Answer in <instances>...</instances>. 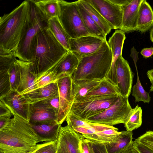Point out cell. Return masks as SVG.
I'll return each instance as SVG.
<instances>
[{"mask_svg":"<svg viewBox=\"0 0 153 153\" xmlns=\"http://www.w3.org/2000/svg\"><path fill=\"white\" fill-rule=\"evenodd\" d=\"M119 153H140L134 146L133 142L128 147Z\"/></svg>","mask_w":153,"mask_h":153,"instance_id":"b9f144b4","label":"cell"},{"mask_svg":"<svg viewBox=\"0 0 153 153\" xmlns=\"http://www.w3.org/2000/svg\"><path fill=\"white\" fill-rule=\"evenodd\" d=\"M80 146L82 153H96L92 143L84 137L81 140Z\"/></svg>","mask_w":153,"mask_h":153,"instance_id":"d590c367","label":"cell"},{"mask_svg":"<svg viewBox=\"0 0 153 153\" xmlns=\"http://www.w3.org/2000/svg\"><path fill=\"white\" fill-rule=\"evenodd\" d=\"M59 92L60 108L57 122L61 125L70 112L74 101L72 91V79L68 76L57 81Z\"/></svg>","mask_w":153,"mask_h":153,"instance_id":"7c38bea8","label":"cell"},{"mask_svg":"<svg viewBox=\"0 0 153 153\" xmlns=\"http://www.w3.org/2000/svg\"><path fill=\"white\" fill-rule=\"evenodd\" d=\"M83 137L69 125L61 126L57 140L56 153H82L80 142Z\"/></svg>","mask_w":153,"mask_h":153,"instance_id":"30bf717a","label":"cell"},{"mask_svg":"<svg viewBox=\"0 0 153 153\" xmlns=\"http://www.w3.org/2000/svg\"><path fill=\"white\" fill-rule=\"evenodd\" d=\"M77 3L84 24L89 34L106 40V36L85 10L80 0L77 1Z\"/></svg>","mask_w":153,"mask_h":153,"instance_id":"cb8c5ba5","label":"cell"},{"mask_svg":"<svg viewBox=\"0 0 153 153\" xmlns=\"http://www.w3.org/2000/svg\"><path fill=\"white\" fill-rule=\"evenodd\" d=\"M32 127L44 142L57 140L60 128L56 121L30 123Z\"/></svg>","mask_w":153,"mask_h":153,"instance_id":"ffe728a7","label":"cell"},{"mask_svg":"<svg viewBox=\"0 0 153 153\" xmlns=\"http://www.w3.org/2000/svg\"><path fill=\"white\" fill-rule=\"evenodd\" d=\"M96 9L113 28L119 29L122 25L123 11L122 7L109 0H86Z\"/></svg>","mask_w":153,"mask_h":153,"instance_id":"8fae6325","label":"cell"},{"mask_svg":"<svg viewBox=\"0 0 153 153\" xmlns=\"http://www.w3.org/2000/svg\"><path fill=\"white\" fill-rule=\"evenodd\" d=\"M126 38L124 32L120 30H117L107 41L111 51L112 63H115L118 57L122 56L123 44Z\"/></svg>","mask_w":153,"mask_h":153,"instance_id":"83f0119b","label":"cell"},{"mask_svg":"<svg viewBox=\"0 0 153 153\" xmlns=\"http://www.w3.org/2000/svg\"><path fill=\"white\" fill-rule=\"evenodd\" d=\"M69 51L56 39L49 28L36 34L35 51L30 65V71L35 82L54 71Z\"/></svg>","mask_w":153,"mask_h":153,"instance_id":"7a4b0ae2","label":"cell"},{"mask_svg":"<svg viewBox=\"0 0 153 153\" xmlns=\"http://www.w3.org/2000/svg\"><path fill=\"white\" fill-rule=\"evenodd\" d=\"M150 39L151 41L153 43V26L151 28L150 31Z\"/></svg>","mask_w":153,"mask_h":153,"instance_id":"bcb514c9","label":"cell"},{"mask_svg":"<svg viewBox=\"0 0 153 153\" xmlns=\"http://www.w3.org/2000/svg\"><path fill=\"white\" fill-rule=\"evenodd\" d=\"M57 81L56 72L54 71H52L35 82V90L56 82Z\"/></svg>","mask_w":153,"mask_h":153,"instance_id":"836d02e7","label":"cell"},{"mask_svg":"<svg viewBox=\"0 0 153 153\" xmlns=\"http://www.w3.org/2000/svg\"><path fill=\"white\" fill-rule=\"evenodd\" d=\"M31 63L19 59L20 81L16 91L20 95L35 90V78L30 71Z\"/></svg>","mask_w":153,"mask_h":153,"instance_id":"e0dca14e","label":"cell"},{"mask_svg":"<svg viewBox=\"0 0 153 153\" xmlns=\"http://www.w3.org/2000/svg\"><path fill=\"white\" fill-rule=\"evenodd\" d=\"M35 5L48 19L59 16L60 7L59 0H32Z\"/></svg>","mask_w":153,"mask_h":153,"instance_id":"f1b7e54d","label":"cell"},{"mask_svg":"<svg viewBox=\"0 0 153 153\" xmlns=\"http://www.w3.org/2000/svg\"><path fill=\"white\" fill-rule=\"evenodd\" d=\"M48 27L57 40L69 51V39L70 38L63 27L59 17H55L49 19Z\"/></svg>","mask_w":153,"mask_h":153,"instance_id":"d4e9b609","label":"cell"},{"mask_svg":"<svg viewBox=\"0 0 153 153\" xmlns=\"http://www.w3.org/2000/svg\"><path fill=\"white\" fill-rule=\"evenodd\" d=\"M28 3L25 0L0 18V55L15 52L25 23Z\"/></svg>","mask_w":153,"mask_h":153,"instance_id":"3957f363","label":"cell"},{"mask_svg":"<svg viewBox=\"0 0 153 153\" xmlns=\"http://www.w3.org/2000/svg\"><path fill=\"white\" fill-rule=\"evenodd\" d=\"M140 53L144 58H149L153 55V47L144 48L141 50Z\"/></svg>","mask_w":153,"mask_h":153,"instance_id":"7bdbcfd3","label":"cell"},{"mask_svg":"<svg viewBox=\"0 0 153 153\" xmlns=\"http://www.w3.org/2000/svg\"><path fill=\"white\" fill-rule=\"evenodd\" d=\"M147 147L153 151V131H149L135 140Z\"/></svg>","mask_w":153,"mask_h":153,"instance_id":"e575fe53","label":"cell"},{"mask_svg":"<svg viewBox=\"0 0 153 153\" xmlns=\"http://www.w3.org/2000/svg\"><path fill=\"white\" fill-rule=\"evenodd\" d=\"M0 100L10 109L13 115L16 114L29 122L32 105L28 102L22 95L16 91H12L0 98Z\"/></svg>","mask_w":153,"mask_h":153,"instance_id":"9a60e30c","label":"cell"},{"mask_svg":"<svg viewBox=\"0 0 153 153\" xmlns=\"http://www.w3.org/2000/svg\"><path fill=\"white\" fill-rule=\"evenodd\" d=\"M153 26V11L145 0H142L139 7L137 31L144 33Z\"/></svg>","mask_w":153,"mask_h":153,"instance_id":"7402d4cb","label":"cell"},{"mask_svg":"<svg viewBox=\"0 0 153 153\" xmlns=\"http://www.w3.org/2000/svg\"><path fill=\"white\" fill-rule=\"evenodd\" d=\"M22 95L28 102L31 105L39 102L59 97V92L57 82L51 83Z\"/></svg>","mask_w":153,"mask_h":153,"instance_id":"d6986e66","label":"cell"},{"mask_svg":"<svg viewBox=\"0 0 153 153\" xmlns=\"http://www.w3.org/2000/svg\"><path fill=\"white\" fill-rule=\"evenodd\" d=\"M92 144L96 153H108L105 144L93 143Z\"/></svg>","mask_w":153,"mask_h":153,"instance_id":"60d3db41","label":"cell"},{"mask_svg":"<svg viewBox=\"0 0 153 153\" xmlns=\"http://www.w3.org/2000/svg\"><path fill=\"white\" fill-rule=\"evenodd\" d=\"M105 40L92 35L69 39L70 51L79 59L90 55L98 51Z\"/></svg>","mask_w":153,"mask_h":153,"instance_id":"4fadbf2b","label":"cell"},{"mask_svg":"<svg viewBox=\"0 0 153 153\" xmlns=\"http://www.w3.org/2000/svg\"><path fill=\"white\" fill-rule=\"evenodd\" d=\"M136 70L137 81L132 88L131 94L135 98V102L142 101L144 103H149L151 100L149 93L146 91L142 86L140 80L137 70Z\"/></svg>","mask_w":153,"mask_h":153,"instance_id":"d6a6232c","label":"cell"},{"mask_svg":"<svg viewBox=\"0 0 153 153\" xmlns=\"http://www.w3.org/2000/svg\"><path fill=\"white\" fill-rule=\"evenodd\" d=\"M132 131H121V133L113 142L105 144L108 153H119L128 147L133 142Z\"/></svg>","mask_w":153,"mask_h":153,"instance_id":"484cf974","label":"cell"},{"mask_svg":"<svg viewBox=\"0 0 153 153\" xmlns=\"http://www.w3.org/2000/svg\"><path fill=\"white\" fill-rule=\"evenodd\" d=\"M132 109L129 102L128 97L120 95L112 105L85 120L111 126L120 123L124 124Z\"/></svg>","mask_w":153,"mask_h":153,"instance_id":"9c48e42d","label":"cell"},{"mask_svg":"<svg viewBox=\"0 0 153 153\" xmlns=\"http://www.w3.org/2000/svg\"><path fill=\"white\" fill-rule=\"evenodd\" d=\"M20 81L19 59L15 52L0 55V98L17 91Z\"/></svg>","mask_w":153,"mask_h":153,"instance_id":"52a82bcc","label":"cell"},{"mask_svg":"<svg viewBox=\"0 0 153 153\" xmlns=\"http://www.w3.org/2000/svg\"><path fill=\"white\" fill-rule=\"evenodd\" d=\"M57 140L52 141L45 145L34 153H56Z\"/></svg>","mask_w":153,"mask_h":153,"instance_id":"8d00e7d4","label":"cell"},{"mask_svg":"<svg viewBox=\"0 0 153 153\" xmlns=\"http://www.w3.org/2000/svg\"><path fill=\"white\" fill-rule=\"evenodd\" d=\"M133 144L140 153H153V151L145 145L135 140L133 141Z\"/></svg>","mask_w":153,"mask_h":153,"instance_id":"ab89813d","label":"cell"},{"mask_svg":"<svg viewBox=\"0 0 153 153\" xmlns=\"http://www.w3.org/2000/svg\"><path fill=\"white\" fill-rule=\"evenodd\" d=\"M111 3L116 5L122 7L128 4L132 0H109Z\"/></svg>","mask_w":153,"mask_h":153,"instance_id":"ee69618b","label":"cell"},{"mask_svg":"<svg viewBox=\"0 0 153 153\" xmlns=\"http://www.w3.org/2000/svg\"><path fill=\"white\" fill-rule=\"evenodd\" d=\"M57 115L54 111L41 101L32 105L30 123L57 122Z\"/></svg>","mask_w":153,"mask_h":153,"instance_id":"ac0fdd59","label":"cell"},{"mask_svg":"<svg viewBox=\"0 0 153 153\" xmlns=\"http://www.w3.org/2000/svg\"><path fill=\"white\" fill-rule=\"evenodd\" d=\"M59 18L66 33L71 38L91 35L87 31L80 13L77 1L68 2L59 0Z\"/></svg>","mask_w":153,"mask_h":153,"instance_id":"8992f818","label":"cell"},{"mask_svg":"<svg viewBox=\"0 0 153 153\" xmlns=\"http://www.w3.org/2000/svg\"><path fill=\"white\" fill-rule=\"evenodd\" d=\"M102 80L72 79L74 102L79 101L98 86Z\"/></svg>","mask_w":153,"mask_h":153,"instance_id":"603a6c76","label":"cell"},{"mask_svg":"<svg viewBox=\"0 0 153 153\" xmlns=\"http://www.w3.org/2000/svg\"><path fill=\"white\" fill-rule=\"evenodd\" d=\"M76 70L71 76L73 80H102L105 79L111 65V51L106 40L94 53L79 59Z\"/></svg>","mask_w":153,"mask_h":153,"instance_id":"5b68a950","label":"cell"},{"mask_svg":"<svg viewBox=\"0 0 153 153\" xmlns=\"http://www.w3.org/2000/svg\"><path fill=\"white\" fill-rule=\"evenodd\" d=\"M112 95H121L116 86L105 79L102 80L98 86L83 98Z\"/></svg>","mask_w":153,"mask_h":153,"instance_id":"4dcf8cb0","label":"cell"},{"mask_svg":"<svg viewBox=\"0 0 153 153\" xmlns=\"http://www.w3.org/2000/svg\"><path fill=\"white\" fill-rule=\"evenodd\" d=\"M151 84L150 91H153V83Z\"/></svg>","mask_w":153,"mask_h":153,"instance_id":"7dc6e473","label":"cell"},{"mask_svg":"<svg viewBox=\"0 0 153 153\" xmlns=\"http://www.w3.org/2000/svg\"><path fill=\"white\" fill-rule=\"evenodd\" d=\"M0 153H3V152H0Z\"/></svg>","mask_w":153,"mask_h":153,"instance_id":"c3c4849f","label":"cell"},{"mask_svg":"<svg viewBox=\"0 0 153 153\" xmlns=\"http://www.w3.org/2000/svg\"><path fill=\"white\" fill-rule=\"evenodd\" d=\"M79 62V58L69 51L62 59L54 71L57 80L71 76L77 69Z\"/></svg>","mask_w":153,"mask_h":153,"instance_id":"44dd1931","label":"cell"},{"mask_svg":"<svg viewBox=\"0 0 153 153\" xmlns=\"http://www.w3.org/2000/svg\"><path fill=\"white\" fill-rule=\"evenodd\" d=\"M121 133L118 130L109 129L94 134L82 135L92 143L105 144L114 141Z\"/></svg>","mask_w":153,"mask_h":153,"instance_id":"4316f807","label":"cell"},{"mask_svg":"<svg viewBox=\"0 0 153 153\" xmlns=\"http://www.w3.org/2000/svg\"><path fill=\"white\" fill-rule=\"evenodd\" d=\"M142 113L141 108L138 105L132 108L127 121L124 124L126 130L132 131L141 126Z\"/></svg>","mask_w":153,"mask_h":153,"instance_id":"1f68e13d","label":"cell"},{"mask_svg":"<svg viewBox=\"0 0 153 153\" xmlns=\"http://www.w3.org/2000/svg\"><path fill=\"white\" fill-rule=\"evenodd\" d=\"M9 124L0 130V152L34 153L51 142H44L30 123L14 114Z\"/></svg>","mask_w":153,"mask_h":153,"instance_id":"6da1fadb","label":"cell"},{"mask_svg":"<svg viewBox=\"0 0 153 153\" xmlns=\"http://www.w3.org/2000/svg\"><path fill=\"white\" fill-rule=\"evenodd\" d=\"M27 1L26 22L15 55L20 60L31 62L34 54L36 34L40 30L49 28V20L32 0Z\"/></svg>","mask_w":153,"mask_h":153,"instance_id":"277c9868","label":"cell"},{"mask_svg":"<svg viewBox=\"0 0 153 153\" xmlns=\"http://www.w3.org/2000/svg\"><path fill=\"white\" fill-rule=\"evenodd\" d=\"M80 1L87 13L107 36L113 29L111 26L100 13L86 0Z\"/></svg>","mask_w":153,"mask_h":153,"instance_id":"f546056e","label":"cell"},{"mask_svg":"<svg viewBox=\"0 0 153 153\" xmlns=\"http://www.w3.org/2000/svg\"><path fill=\"white\" fill-rule=\"evenodd\" d=\"M117 87L120 95L128 97L131 91L134 74L128 62L121 56L115 62Z\"/></svg>","mask_w":153,"mask_h":153,"instance_id":"5bb4252c","label":"cell"},{"mask_svg":"<svg viewBox=\"0 0 153 153\" xmlns=\"http://www.w3.org/2000/svg\"><path fill=\"white\" fill-rule=\"evenodd\" d=\"M42 101L46 104L54 111L57 118L60 108L59 97L43 100Z\"/></svg>","mask_w":153,"mask_h":153,"instance_id":"74e56055","label":"cell"},{"mask_svg":"<svg viewBox=\"0 0 153 153\" xmlns=\"http://www.w3.org/2000/svg\"><path fill=\"white\" fill-rule=\"evenodd\" d=\"M12 115H13V114L11 112L0 115V130L3 129L9 124Z\"/></svg>","mask_w":153,"mask_h":153,"instance_id":"f35d334b","label":"cell"},{"mask_svg":"<svg viewBox=\"0 0 153 153\" xmlns=\"http://www.w3.org/2000/svg\"><path fill=\"white\" fill-rule=\"evenodd\" d=\"M120 95L84 97L79 101L73 103L70 112L85 120L112 105Z\"/></svg>","mask_w":153,"mask_h":153,"instance_id":"ba28073f","label":"cell"},{"mask_svg":"<svg viewBox=\"0 0 153 153\" xmlns=\"http://www.w3.org/2000/svg\"><path fill=\"white\" fill-rule=\"evenodd\" d=\"M142 0H132L128 5L122 7V25L120 29L125 33L137 31L139 8Z\"/></svg>","mask_w":153,"mask_h":153,"instance_id":"2e32d148","label":"cell"},{"mask_svg":"<svg viewBox=\"0 0 153 153\" xmlns=\"http://www.w3.org/2000/svg\"><path fill=\"white\" fill-rule=\"evenodd\" d=\"M147 76L151 84L153 83V69L148 70L146 73Z\"/></svg>","mask_w":153,"mask_h":153,"instance_id":"f6af8a7d","label":"cell"}]
</instances>
